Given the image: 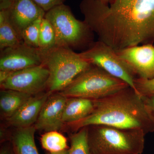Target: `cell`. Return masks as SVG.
<instances>
[{
    "instance_id": "obj_1",
    "label": "cell",
    "mask_w": 154,
    "mask_h": 154,
    "mask_svg": "<svg viewBox=\"0 0 154 154\" xmlns=\"http://www.w3.org/2000/svg\"><path fill=\"white\" fill-rule=\"evenodd\" d=\"M84 21L116 51L154 43V0H82Z\"/></svg>"
},
{
    "instance_id": "obj_2",
    "label": "cell",
    "mask_w": 154,
    "mask_h": 154,
    "mask_svg": "<svg viewBox=\"0 0 154 154\" xmlns=\"http://www.w3.org/2000/svg\"><path fill=\"white\" fill-rule=\"evenodd\" d=\"M93 101L94 110L91 114L69 125L75 132L93 125L140 130L146 135L154 132V124L146 111L141 97L131 87Z\"/></svg>"
},
{
    "instance_id": "obj_3",
    "label": "cell",
    "mask_w": 154,
    "mask_h": 154,
    "mask_svg": "<svg viewBox=\"0 0 154 154\" xmlns=\"http://www.w3.org/2000/svg\"><path fill=\"white\" fill-rule=\"evenodd\" d=\"M88 127V138L92 154H142L145 136L142 131L105 125Z\"/></svg>"
},
{
    "instance_id": "obj_4",
    "label": "cell",
    "mask_w": 154,
    "mask_h": 154,
    "mask_svg": "<svg viewBox=\"0 0 154 154\" xmlns=\"http://www.w3.org/2000/svg\"><path fill=\"white\" fill-rule=\"evenodd\" d=\"M44 17L55 31L57 46L85 51L94 42L95 33L84 20L75 18L69 6H57L46 12Z\"/></svg>"
},
{
    "instance_id": "obj_5",
    "label": "cell",
    "mask_w": 154,
    "mask_h": 154,
    "mask_svg": "<svg viewBox=\"0 0 154 154\" xmlns=\"http://www.w3.org/2000/svg\"><path fill=\"white\" fill-rule=\"evenodd\" d=\"M42 64L49 72L46 89L52 94L62 91L91 66L79 53L69 48L60 46L44 51Z\"/></svg>"
},
{
    "instance_id": "obj_6",
    "label": "cell",
    "mask_w": 154,
    "mask_h": 154,
    "mask_svg": "<svg viewBox=\"0 0 154 154\" xmlns=\"http://www.w3.org/2000/svg\"><path fill=\"white\" fill-rule=\"evenodd\" d=\"M128 87L122 80L99 67L91 65L60 93L67 98L80 97L95 100Z\"/></svg>"
},
{
    "instance_id": "obj_7",
    "label": "cell",
    "mask_w": 154,
    "mask_h": 154,
    "mask_svg": "<svg viewBox=\"0 0 154 154\" xmlns=\"http://www.w3.org/2000/svg\"><path fill=\"white\" fill-rule=\"evenodd\" d=\"M79 54L91 65L99 67L122 80L135 90L134 82L137 77L110 45L98 40Z\"/></svg>"
},
{
    "instance_id": "obj_8",
    "label": "cell",
    "mask_w": 154,
    "mask_h": 154,
    "mask_svg": "<svg viewBox=\"0 0 154 154\" xmlns=\"http://www.w3.org/2000/svg\"><path fill=\"white\" fill-rule=\"evenodd\" d=\"M49 75L47 67L41 64L12 72L0 85L3 90H14L33 96L46 89Z\"/></svg>"
},
{
    "instance_id": "obj_9",
    "label": "cell",
    "mask_w": 154,
    "mask_h": 154,
    "mask_svg": "<svg viewBox=\"0 0 154 154\" xmlns=\"http://www.w3.org/2000/svg\"><path fill=\"white\" fill-rule=\"evenodd\" d=\"M44 51L28 46L22 42L1 51L0 70L15 72L42 64Z\"/></svg>"
},
{
    "instance_id": "obj_10",
    "label": "cell",
    "mask_w": 154,
    "mask_h": 154,
    "mask_svg": "<svg viewBox=\"0 0 154 154\" xmlns=\"http://www.w3.org/2000/svg\"><path fill=\"white\" fill-rule=\"evenodd\" d=\"M137 78L154 77V45H142L116 51Z\"/></svg>"
},
{
    "instance_id": "obj_11",
    "label": "cell",
    "mask_w": 154,
    "mask_h": 154,
    "mask_svg": "<svg viewBox=\"0 0 154 154\" xmlns=\"http://www.w3.org/2000/svg\"><path fill=\"white\" fill-rule=\"evenodd\" d=\"M67 98L60 93L52 94L42 106L34 124L36 130L58 131L63 126L64 109Z\"/></svg>"
},
{
    "instance_id": "obj_12",
    "label": "cell",
    "mask_w": 154,
    "mask_h": 154,
    "mask_svg": "<svg viewBox=\"0 0 154 154\" xmlns=\"http://www.w3.org/2000/svg\"><path fill=\"white\" fill-rule=\"evenodd\" d=\"M5 10L8 20L21 39L23 30L46 13L32 0H14Z\"/></svg>"
},
{
    "instance_id": "obj_13",
    "label": "cell",
    "mask_w": 154,
    "mask_h": 154,
    "mask_svg": "<svg viewBox=\"0 0 154 154\" xmlns=\"http://www.w3.org/2000/svg\"><path fill=\"white\" fill-rule=\"evenodd\" d=\"M49 91L33 95L14 115L7 119L9 124L17 128L32 126L35 124L42 106L52 94Z\"/></svg>"
},
{
    "instance_id": "obj_14",
    "label": "cell",
    "mask_w": 154,
    "mask_h": 154,
    "mask_svg": "<svg viewBox=\"0 0 154 154\" xmlns=\"http://www.w3.org/2000/svg\"><path fill=\"white\" fill-rule=\"evenodd\" d=\"M93 100L80 97H70L67 99L64 109V124H72L91 114L94 110Z\"/></svg>"
},
{
    "instance_id": "obj_15",
    "label": "cell",
    "mask_w": 154,
    "mask_h": 154,
    "mask_svg": "<svg viewBox=\"0 0 154 154\" xmlns=\"http://www.w3.org/2000/svg\"><path fill=\"white\" fill-rule=\"evenodd\" d=\"M34 125L17 128L11 137V143L15 154H39L34 135Z\"/></svg>"
},
{
    "instance_id": "obj_16",
    "label": "cell",
    "mask_w": 154,
    "mask_h": 154,
    "mask_svg": "<svg viewBox=\"0 0 154 154\" xmlns=\"http://www.w3.org/2000/svg\"><path fill=\"white\" fill-rule=\"evenodd\" d=\"M32 96L14 90L2 89L0 94L1 113L7 119L9 118Z\"/></svg>"
},
{
    "instance_id": "obj_17",
    "label": "cell",
    "mask_w": 154,
    "mask_h": 154,
    "mask_svg": "<svg viewBox=\"0 0 154 154\" xmlns=\"http://www.w3.org/2000/svg\"><path fill=\"white\" fill-rule=\"evenodd\" d=\"M8 20L5 10H0V49L14 47L22 42Z\"/></svg>"
},
{
    "instance_id": "obj_18",
    "label": "cell",
    "mask_w": 154,
    "mask_h": 154,
    "mask_svg": "<svg viewBox=\"0 0 154 154\" xmlns=\"http://www.w3.org/2000/svg\"><path fill=\"white\" fill-rule=\"evenodd\" d=\"M42 148L49 153L56 152L69 149L66 138L57 131L46 132L42 136Z\"/></svg>"
},
{
    "instance_id": "obj_19",
    "label": "cell",
    "mask_w": 154,
    "mask_h": 154,
    "mask_svg": "<svg viewBox=\"0 0 154 154\" xmlns=\"http://www.w3.org/2000/svg\"><path fill=\"white\" fill-rule=\"evenodd\" d=\"M88 127H85L71 135L69 154H92L88 144Z\"/></svg>"
},
{
    "instance_id": "obj_20",
    "label": "cell",
    "mask_w": 154,
    "mask_h": 154,
    "mask_svg": "<svg viewBox=\"0 0 154 154\" xmlns=\"http://www.w3.org/2000/svg\"><path fill=\"white\" fill-rule=\"evenodd\" d=\"M57 46L55 31L52 25L45 17L42 20L38 39V48L47 51Z\"/></svg>"
},
{
    "instance_id": "obj_21",
    "label": "cell",
    "mask_w": 154,
    "mask_h": 154,
    "mask_svg": "<svg viewBox=\"0 0 154 154\" xmlns=\"http://www.w3.org/2000/svg\"><path fill=\"white\" fill-rule=\"evenodd\" d=\"M44 18V17H43ZM43 18L37 19L23 30L21 38L22 41L28 46L39 48L38 39L42 20Z\"/></svg>"
},
{
    "instance_id": "obj_22",
    "label": "cell",
    "mask_w": 154,
    "mask_h": 154,
    "mask_svg": "<svg viewBox=\"0 0 154 154\" xmlns=\"http://www.w3.org/2000/svg\"><path fill=\"white\" fill-rule=\"evenodd\" d=\"M134 85L135 91L140 97L154 94V77L151 79L136 78Z\"/></svg>"
},
{
    "instance_id": "obj_23",
    "label": "cell",
    "mask_w": 154,
    "mask_h": 154,
    "mask_svg": "<svg viewBox=\"0 0 154 154\" xmlns=\"http://www.w3.org/2000/svg\"><path fill=\"white\" fill-rule=\"evenodd\" d=\"M141 97L146 111L154 124V94H149Z\"/></svg>"
},
{
    "instance_id": "obj_24",
    "label": "cell",
    "mask_w": 154,
    "mask_h": 154,
    "mask_svg": "<svg viewBox=\"0 0 154 154\" xmlns=\"http://www.w3.org/2000/svg\"><path fill=\"white\" fill-rule=\"evenodd\" d=\"M45 12L64 4L65 0H32Z\"/></svg>"
},
{
    "instance_id": "obj_25",
    "label": "cell",
    "mask_w": 154,
    "mask_h": 154,
    "mask_svg": "<svg viewBox=\"0 0 154 154\" xmlns=\"http://www.w3.org/2000/svg\"><path fill=\"white\" fill-rule=\"evenodd\" d=\"M0 154H15L12 144H6L1 147Z\"/></svg>"
},
{
    "instance_id": "obj_26",
    "label": "cell",
    "mask_w": 154,
    "mask_h": 154,
    "mask_svg": "<svg viewBox=\"0 0 154 154\" xmlns=\"http://www.w3.org/2000/svg\"><path fill=\"white\" fill-rule=\"evenodd\" d=\"M14 1V0H0V10L8 8Z\"/></svg>"
},
{
    "instance_id": "obj_27",
    "label": "cell",
    "mask_w": 154,
    "mask_h": 154,
    "mask_svg": "<svg viewBox=\"0 0 154 154\" xmlns=\"http://www.w3.org/2000/svg\"><path fill=\"white\" fill-rule=\"evenodd\" d=\"M13 72L0 70V84L4 82L10 76Z\"/></svg>"
},
{
    "instance_id": "obj_28",
    "label": "cell",
    "mask_w": 154,
    "mask_h": 154,
    "mask_svg": "<svg viewBox=\"0 0 154 154\" xmlns=\"http://www.w3.org/2000/svg\"><path fill=\"white\" fill-rule=\"evenodd\" d=\"M50 153V154H69V149L62 151Z\"/></svg>"
},
{
    "instance_id": "obj_29",
    "label": "cell",
    "mask_w": 154,
    "mask_h": 154,
    "mask_svg": "<svg viewBox=\"0 0 154 154\" xmlns=\"http://www.w3.org/2000/svg\"><path fill=\"white\" fill-rule=\"evenodd\" d=\"M99 1H101V2L105 3V4L109 5V4H110V3L113 1V0H99Z\"/></svg>"
},
{
    "instance_id": "obj_30",
    "label": "cell",
    "mask_w": 154,
    "mask_h": 154,
    "mask_svg": "<svg viewBox=\"0 0 154 154\" xmlns=\"http://www.w3.org/2000/svg\"><path fill=\"white\" fill-rule=\"evenodd\" d=\"M45 154H50V153H46Z\"/></svg>"
}]
</instances>
